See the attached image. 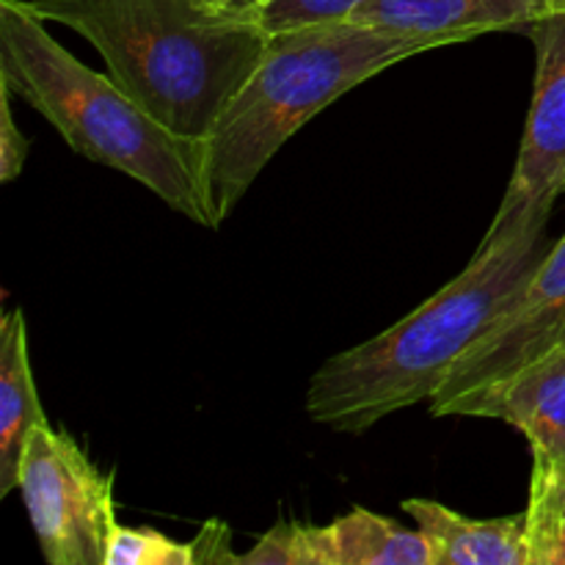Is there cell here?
Wrapping results in <instances>:
<instances>
[{
  "mask_svg": "<svg viewBox=\"0 0 565 565\" xmlns=\"http://www.w3.org/2000/svg\"><path fill=\"white\" fill-rule=\"evenodd\" d=\"M320 565H436V552L423 530H408L395 519L353 508L345 516L318 527Z\"/></svg>",
  "mask_w": 565,
  "mask_h": 565,
  "instance_id": "cell-12",
  "label": "cell"
},
{
  "mask_svg": "<svg viewBox=\"0 0 565 565\" xmlns=\"http://www.w3.org/2000/svg\"><path fill=\"white\" fill-rule=\"evenodd\" d=\"M550 11H555L552 0H364L351 20L445 47L491 31L527 28Z\"/></svg>",
  "mask_w": 565,
  "mask_h": 565,
  "instance_id": "cell-9",
  "label": "cell"
},
{
  "mask_svg": "<svg viewBox=\"0 0 565 565\" xmlns=\"http://www.w3.org/2000/svg\"><path fill=\"white\" fill-rule=\"evenodd\" d=\"M467 417H494L530 441L527 522L530 565L565 513V348L546 353L502 386L480 397Z\"/></svg>",
  "mask_w": 565,
  "mask_h": 565,
  "instance_id": "cell-7",
  "label": "cell"
},
{
  "mask_svg": "<svg viewBox=\"0 0 565 565\" xmlns=\"http://www.w3.org/2000/svg\"><path fill=\"white\" fill-rule=\"evenodd\" d=\"M557 348H565V235L541 259L522 298L447 375L430 414L467 417L480 397Z\"/></svg>",
  "mask_w": 565,
  "mask_h": 565,
  "instance_id": "cell-6",
  "label": "cell"
},
{
  "mask_svg": "<svg viewBox=\"0 0 565 565\" xmlns=\"http://www.w3.org/2000/svg\"><path fill=\"white\" fill-rule=\"evenodd\" d=\"M199 3L218 11V14L232 17V20L257 22V25H263L265 11H268V6L274 3V0H199Z\"/></svg>",
  "mask_w": 565,
  "mask_h": 565,
  "instance_id": "cell-17",
  "label": "cell"
},
{
  "mask_svg": "<svg viewBox=\"0 0 565 565\" xmlns=\"http://www.w3.org/2000/svg\"><path fill=\"white\" fill-rule=\"evenodd\" d=\"M39 425L50 423L31 373L25 315L14 309L0 326V497L20 486L22 452Z\"/></svg>",
  "mask_w": 565,
  "mask_h": 565,
  "instance_id": "cell-11",
  "label": "cell"
},
{
  "mask_svg": "<svg viewBox=\"0 0 565 565\" xmlns=\"http://www.w3.org/2000/svg\"><path fill=\"white\" fill-rule=\"evenodd\" d=\"M199 544H180L158 530L116 524L105 550V565H199Z\"/></svg>",
  "mask_w": 565,
  "mask_h": 565,
  "instance_id": "cell-13",
  "label": "cell"
},
{
  "mask_svg": "<svg viewBox=\"0 0 565 565\" xmlns=\"http://www.w3.org/2000/svg\"><path fill=\"white\" fill-rule=\"evenodd\" d=\"M81 33L108 75L171 132L207 141L263 61L270 33L199 0H22Z\"/></svg>",
  "mask_w": 565,
  "mask_h": 565,
  "instance_id": "cell-2",
  "label": "cell"
},
{
  "mask_svg": "<svg viewBox=\"0 0 565 565\" xmlns=\"http://www.w3.org/2000/svg\"><path fill=\"white\" fill-rule=\"evenodd\" d=\"M20 494L50 565H105L114 533V475L94 467L64 430L39 425L20 463Z\"/></svg>",
  "mask_w": 565,
  "mask_h": 565,
  "instance_id": "cell-5",
  "label": "cell"
},
{
  "mask_svg": "<svg viewBox=\"0 0 565 565\" xmlns=\"http://www.w3.org/2000/svg\"><path fill=\"white\" fill-rule=\"evenodd\" d=\"M241 565H320L315 524L281 522L254 544L252 552L237 555Z\"/></svg>",
  "mask_w": 565,
  "mask_h": 565,
  "instance_id": "cell-14",
  "label": "cell"
},
{
  "mask_svg": "<svg viewBox=\"0 0 565 565\" xmlns=\"http://www.w3.org/2000/svg\"><path fill=\"white\" fill-rule=\"evenodd\" d=\"M555 3V9H565V0H552Z\"/></svg>",
  "mask_w": 565,
  "mask_h": 565,
  "instance_id": "cell-18",
  "label": "cell"
},
{
  "mask_svg": "<svg viewBox=\"0 0 565 565\" xmlns=\"http://www.w3.org/2000/svg\"><path fill=\"white\" fill-rule=\"evenodd\" d=\"M550 215H494L467 268L408 318L337 353L309 379V419L364 434L390 414L434 401L456 364L522 298L546 257Z\"/></svg>",
  "mask_w": 565,
  "mask_h": 565,
  "instance_id": "cell-1",
  "label": "cell"
},
{
  "mask_svg": "<svg viewBox=\"0 0 565 565\" xmlns=\"http://www.w3.org/2000/svg\"><path fill=\"white\" fill-rule=\"evenodd\" d=\"M439 47L362 22L270 33L252 72L204 141V196L218 230L274 154L331 103L401 61Z\"/></svg>",
  "mask_w": 565,
  "mask_h": 565,
  "instance_id": "cell-4",
  "label": "cell"
},
{
  "mask_svg": "<svg viewBox=\"0 0 565 565\" xmlns=\"http://www.w3.org/2000/svg\"><path fill=\"white\" fill-rule=\"evenodd\" d=\"M403 511L430 539L436 565H530L524 513L469 519L434 500H406Z\"/></svg>",
  "mask_w": 565,
  "mask_h": 565,
  "instance_id": "cell-10",
  "label": "cell"
},
{
  "mask_svg": "<svg viewBox=\"0 0 565 565\" xmlns=\"http://www.w3.org/2000/svg\"><path fill=\"white\" fill-rule=\"evenodd\" d=\"M0 81L92 163L121 171L174 213L213 230L204 196V141L160 125L110 75L61 47L22 0H0Z\"/></svg>",
  "mask_w": 565,
  "mask_h": 565,
  "instance_id": "cell-3",
  "label": "cell"
},
{
  "mask_svg": "<svg viewBox=\"0 0 565 565\" xmlns=\"http://www.w3.org/2000/svg\"><path fill=\"white\" fill-rule=\"evenodd\" d=\"M362 3L364 0H274L265 11L263 28L268 33H281L345 22Z\"/></svg>",
  "mask_w": 565,
  "mask_h": 565,
  "instance_id": "cell-15",
  "label": "cell"
},
{
  "mask_svg": "<svg viewBox=\"0 0 565 565\" xmlns=\"http://www.w3.org/2000/svg\"><path fill=\"white\" fill-rule=\"evenodd\" d=\"M535 92L516 169L497 215H552L565 193V9L530 22Z\"/></svg>",
  "mask_w": 565,
  "mask_h": 565,
  "instance_id": "cell-8",
  "label": "cell"
},
{
  "mask_svg": "<svg viewBox=\"0 0 565 565\" xmlns=\"http://www.w3.org/2000/svg\"><path fill=\"white\" fill-rule=\"evenodd\" d=\"M11 88L0 81V180L11 182L22 174L28 158V138L11 114Z\"/></svg>",
  "mask_w": 565,
  "mask_h": 565,
  "instance_id": "cell-16",
  "label": "cell"
}]
</instances>
